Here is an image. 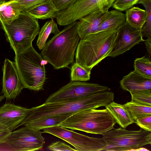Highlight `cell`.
<instances>
[{
  "label": "cell",
  "mask_w": 151,
  "mask_h": 151,
  "mask_svg": "<svg viewBox=\"0 0 151 151\" xmlns=\"http://www.w3.org/2000/svg\"><path fill=\"white\" fill-rule=\"evenodd\" d=\"M114 93L109 91L99 92L77 99L44 103L30 109L26 119L18 126L32 121L55 116H71L79 111L105 107L113 101Z\"/></svg>",
  "instance_id": "6da1fadb"
},
{
  "label": "cell",
  "mask_w": 151,
  "mask_h": 151,
  "mask_svg": "<svg viewBox=\"0 0 151 151\" xmlns=\"http://www.w3.org/2000/svg\"><path fill=\"white\" fill-rule=\"evenodd\" d=\"M118 35L117 29L96 32L81 39L75 54L76 62L91 71L108 56L116 45Z\"/></svg>",
  "instance_id": "7a4b0ae2"
},
{
  "label": "cell",
  "mask_w": 151,
  "mask_h": 151,
  "mask_svg": "<svg viewBox=\"0 0 151 151\" xmlns=\"http://www.w3.org/2000/svg\"><path fill=\"white\" fill-rule=\"evenodd\" d=\"M78 22L67 25L46 43L41 55L55 69L67 68L74 62L80 39L77 32Z\"/></svg>",
  "instance_id": "3957f363"
},
{
  "label": "cell",
  "mask_w": 151,
  "mask_h": 151,
  "mask_svg": "<svg viewBox=\"0 0 151 151\" xmlns=\"http://www.w3.org/2000/svg\"><path fill=\"white\" fill-rule=\"evenodd\" d=\"M116 123L107 109H89L78 112L67 118L59 125L72 130L103 135L114 128Z\"/></svg>",
  "instance_id": "277c9868"
},
{
  "label": "cell",
  "mask_w": 151,
  "mask_h": 151,
  "mask_svg": "<svg viewBox=\"0 0 151 151\" xmlns=\"http://www.w3.org/2000/svg\"><path fill=\"white\" fill-rule=\"evenodd\" d=\"M14 62L24 88L43 89L46 79L44 61L32 46L15 54Z\"/></svg>",
  "instance_id": "5b68a950"
},
{
  "label": "cell",
  "mask_w": 151,
  "mask_h": 151,
  "mask_svg": "<svg viewBox=\"0 0 151 151\" xmlns=\"http://www.w3.org/2000/svg\"><path fill=\"white\" fill-rule=\"evenodd\" d=\"M1 24L6 40L15 54L32 46V41L40 30L38 19L26 12H21L10 23Z\"/></svg>",
  "instance_id": "8992f818"
},
{
  "label": "cell",
  "mask_w": 151,
  "mask_h": 151,
  "mask_svg": "<svg viewBox=\"0 0 151 151\" xmlns=\"http://www.w3.org/2000/svg\"><path fill=\"white\" fill-rule=\"evenodd\" d=\"M102 135L107 145L105 151L137 150L151 144V132L142 129L133 131L113 128Z\"/></svg>",
  "instance_id": "52a82bcc"
},
{
  "label": "cell",
  "mask_w": 151,
  "mask_h": 151,
  "mask_svg": "<svg viewBox=\"0 0 151 151\" xmlns=\"http://www.w3.org/2000/svg\"><path fill=\"white\" fill-rule=\"evenodd\" d=\"M42 132L52 135L68 142L76 151H105L107 145L102 138L90 137L60 125L43 129Z\"/></svg>",
  "instance_id": "ba28073f"
},
{
  "label": "cell",
  "mask_w": 151,
  "mask_h": 151,
  "mask_svg": "<svg viewBox=\"0 0 151 151\" xmlns=\"http://www.w3.org/2000/svg\"><path fill=\"white\" fill-rule=\"evenodd\" d=\"M110 90L107 86L97 83L71 81L50 95L45 103L73 99Z\"/></svg>",
  "instance_id": "9c48e42d"
},
{
  "label": "cell",
  "mask_w": 151,
  "mask_h": 151,
  "mask_svg": "<svg viewBox=\"0 0 151 151\" xmlns=\"http://www.w3.org/2000/svg\"><path fill=\"white\" fill-rule=\"evenodd\" d=\"M42 132L24 126L12 132L4 144L13 151H32L41 149L45 143Z\"/></svg>",
  "instance_id": "30bf717a"
},
{
  "label": "cell",
  "mask_w": 151,
  "mask_h": 151,
  "mask_svg": "<svg viewBox=\"0 0 151 151\" xmlns=\"http://www.w3.org/2000/svg\"><path fill=\"white\" fill-rule=\"evenodd\" d=\"M99 10L109 11L106 0H77L68 8L59 12L56 18L59 25H67Z\"/></svg>",
  "instance_id": "8fae6325"
},
{
  "label": "cell",
  "mask_w": 151,
  "mask_h": 151,
  "mask_svg": "<svg viewBox=\"0 0 151 151\" xmlns=\"http://www.w3.org/2000/svg\"><path fill=\"white\" fill-rule=\"evenodd\" d=\"M2 70V93L7 99H14L24 88L14 62L5 59Z\"/></svg>",
  "instance_id": "7c38bea8"
},
{
  "label": "cell",
  "mask_w": 151,
  "mask_h": 151,
  "mask_svg": "<svg viewBox=\"0 0 151 151\" xmlns=\"http://www.w3.org/2000/svg\"><path fill=\"white\" fill-rule=\"evenodd\" d=\"M116 45L109 57L114 58L123 54L140 42L144 41L141 29H135L125 21L118 29Z\"/></svg>",
  "instance_id": "4fadbf2b"
},
{
  "label": "cell",
  "mask_w": 151,
  "mask_h": 151,
  "mask_svg": "<svg viewBox=\"0 0 151 151\" xmlns=\"http://www.w3.org/2000/svg\"><path fill=\"white\" fill-rule=\"evenodd\" d=\"M30 111V109L6 103L0 107V123L12 132L26 119Z\"/></svg>",
  "instance_id": "5bb4252c"
},
{
  "label": "cell",
  "mask_w": 151,
  "mask_h": 151,
  "mask_svg": "<svg viewBox=\"0 0 151 151\" xmlns=\"http://www.w3.org/2000/svg\"><path fill=\"white\" fill-rule=\"evenodd\" d=\"M109 11L97 10L81 18L78 22L77 32L81 39L96 32L101 25L108 17Z\"/></svg>",
  "instance_id": "9a60e30c"
},
{
  "label": "cell",
  "mask_w": 151,
  "mask_h": 151,
  "mask_svg": "<svg viewBox=\"0 0 151 151\" xmlns=\"http://www.w3.org/2000/svg\"><path fill=\"white\" fill-rule=\"evenodd\" d=\"M122 89L130 93L143 91H151V78L145 76L136 70L131 71L120 81Z\"/></svg>",
  "instance_id": "2e32d148"
},
{
  "label": "cell",
  "mask_w": 151,
  "mask_h": 151,
  "mask_svg": "<svg viewBox=\"0 0 151 151\" xmlns=\"http://www.w3.org/2000/svg\"><path fill=\"white\" fill-rule=\"evenodd\" d=\"M26 12L37 19H44L56 18L59 11L52 0L46 1L35 6Z\"/></svg>",
  "instance_id": "e0dca14e"
},
{
  "label": "cell",
  "mask_w": 151,
  "mask_h": 151,
  "mask_svg": "<svg viewBox=\"0 0 151 151\" xmlns=\"http://www.w3.org/2000/svg\"><path fill=\"white\" fill-rule=\"evenodd\" d=\"M105 107L112 115L116 123L121 127L125 129L128 126L134 123V121L123 105L113 101Z\"/></svg>",
  "instance_id": "ac0fdd59"
},
{
  "label": "cell",
  "mask_w": 151,
  "mask_h": 151,
  "mask_svg": "<svg viewBox=\"0 0 151 151\" xmlns=\"http://www.w3.org/2000/svg\"><path fill=\"white\" fill-rule=\"evenodd\" d=\"M126 21L132 27L141 29L145 24L147 14L145 10L133 6L126 10Z\"/></svg>",
  "instance_id": "d6986e66"
},
{
  "label": "cell",
  "mask_w": 151,
  "mask_h": 151,
  "mask_svg": "<svg viewBox=\"0 0 151 151\" xmlns=\"http://www.w3.org/2000/svg\"><path fill=\"white\" fill-rule=\"evenodd\" d=\"M126 21L125 14L116 9L109 11L108 17L102 22L96 32L117 29Z\"/></svg>",
  "instance_id": "ffe728a7"
},
{
  "label": "cell",
  "mask_w": 151,
  "mask_h": 151,
  "mask_svg": "<svg viewBox=\"0 0 151 151\" xmlns=\"http://www.w3.org/2000/svg\"><path fill=\"white\" fill-rule=\"evenodd\" d=\"M70 116V115L53 116L25 123L22 126L24 125L35 130H40L44 128L59 125Z\"/></svg>",
  "instance_id": "44dd1931"
},
{
  "label": "cell",
  "mask_w": 151,
  "mask_h": 151,
  "mask_svg": "<svg viewBox=\"0 0 151 151\" xmlns=\"http://www.w3.org/2000/svg\"><path fill=\"white\" fill-rule=\"evenodd\" d=\"M47 22L42 27L39 33L37 45L40 50H42L45 46L46 42L50 34L55 35L60 32L57 24L53 19Z\"/></svg>",
  "instance_id": "7402d4cb"
},
{
  "label": "cell",
  "mask_w": 151,
  "mask_h": 151,
  "mask_svg": "<svg viewBox=\"0 0 151 151\" xmlns=\"http://www.w3.org/2000/svg\"><path fill=\"white\" fill-rule=\"evenodd\" d=\"M123 105L134 122L142 116L151 115V106L141 105L131 101Z\"/></svg>",
  "instance_id": "603a6c76"
},
{
  "label": "cell",
  "mask_w": 151,
  "mask_h": 151,
  "mask_svg": "<svg viewBox=\"0 0 151 151\" xmlns=\"http://www.w3.org/2000/svg\"><path fill=\"white\" fill-rule=\"evenodd\" d=\"M91 71L89 70L76 62L71 68V81L85 82L90 78Z\"/></svg>",
  "instance_id": "cb8c5ba5"
},
{
  "label": "cell",
  "mask_w": 151,
  "mask_h": 151,
  "mask_svg": "<svg viewBox=\"0 0 151 151\" xmlns=\"http://www.w3.org/2000/svg\"><path fill=\"white\" fill-rule=\"evenodd\" d=\"M134 68L141 74L151 78V61L149 58L144 56L136 58L134 62Z\"/></svg>",
  "instance_id": "d4e9b609"
},
{
  "label": "cell",
  "mask_w": 151,
  "mask_h": 151,
  "mask_svg": "<svg viewBox=\"0 0 151 151\" xmlns=\"http://www.w3.org/2000/svg\"><path fill=\"white\" fill-rule=\"evenodd\" d=\"M137 4L144 7L147 14L146 22L141 29L142 36L151 37V0H140Z\"/></svg>",
  "instance_id": "484cf974"
},
{
  "label": "cell",
  "mask_w": 151,
  "mask_h": 151,
  "mask_svg": "<svg viewBox=\"0 0 151 151\" xmlns=\"http://www.w3.org/2000/svg\"><path fill=\"white\" fill-rule=\"evenodd\" d=\"M47 0H14L10 4L21 12H26L31 8Z\"/></svg>",
  "instance_id": "4316f807"
},
{
  "label": "cell",
  "mask_w": 151,
  "mask_h": 151,
  "mask_svg": "<svg viewBox=\"0 0 151 151\" xmlns=\"http://www.w3.org/2000/svg\"><path fill=\"white\" fill-rule=\"evenodd\" d=\"M130 93L131 101L141 105L151 106V91H143Z\"/></svg>",
  "instance_id": "83f0119b"
},
{
  "label": "cell",
  "mask_w": 151,
  "mask_h": 151,
  "mask_svg": "<svg viewBox=\"0 0 151 151\" xmlns=\"http://www.w3.org/2000/svg\"><path fill=\"white\" fill-rule=\"evenodd\" d=\"M20 13L9 4L5 10L0 12V24L11 23L18 17Z\"/></svg>",
  "instance_id": "f1b7e54d"
},
{
  "label": "cell",
  "mask_w": 151,
  "mask_h": 151,
  "mask_svg": "<svg viewBox=\"0 0 151 151\" xmlns=\"http://www.w3.org/2000/svg\"><path fill=\"white\" fill-rule=\"evenodd\" d=\"M140 0H115L112 6L121 12L125 11L137 4Z\"/></svg>",
  "instance_id": "f546056e"
},
{
  "label": "cell",
  "mask_w": 151,
  "mask_h": 151,
  "mask_svg": "<svg viewBox=\"0 0 151 151\" xmlns=\"http://www.w3.org/2000/svg\"><path fill=\"white\" fill-rule=\"evenodd\" d=\"M142 129L151 132V115H146L137 119L134 122Z\"/></svg>",
  "instance_id": "4dcf8cb0"
},
{
  "label": "cell",
  "mask_w": 151,
  "mask_h": 151,
  "mask_svg": "<svg viewBox=\"0 0 151 151\" xmlns=\"http://www.w3.org/2000/svg\"><path fill=\"white\" fill-rule=\"evenodd\" d=\"M47 149L54 151H76L70 146L61 141H57L51 143L47 146Z\"/></svg>",
  "instance_id": "1f68e13d"
},
{
  "label": "cell",
  "mask_w": 151,
  "mask_h": 151,
  "mask_svg": "<svg viewBox=\"0 0 151 151\" xmlns=\"http://www.w3.org/2000/svg\"><path fill=\"white\" fill-rule=\"evenodd\" d=\"M77 0H52L55 6L59 12L65 9L72 4Z\"/></svg>",
  "instance_id": "d6a6232c"
},
{
  "label": "cell",
  "mask_w": 151,
  "mask_h": 151,
  "mask_svg": "<svg viewBox=\"0 0 151 151\" xmlns=\"http://www.w3.org/2000/svg\"><path fill=\"white\" fill-rule=\"evenodd\" d=\"M11 132L8 129L0 130V145L5 143Z\"/></svg>",
  "instance_id": "836d02e7"
},
{
  "label": "cell",
  "mask_w": 151,
  "mask_h": 151,
  "mask_svg": "<svg viewBox=\"0 0 151 151\" xmlns=\"http://www.w3.org/2000/svg\"><path fill=\"white\" fill-rule=\"evenodd\" d=\"M14 1V0H10L7 1H2L0 2V12L5 10L6 7Z\"/></svg>",
  "instance_id": "e575fe53"
},
{
  "label": "cell",
  "mask_w": 151,
  "mask_h": 151,
  "mask_svg": "<svg viewBox=\"0 0 151 151\" xmlns=\"http://www.w3.org/2000/svg\"><path fill=\"white\" fill-rule=\"evenodd\" d=\"M144 41L149 56H150L151 55V37L147 38V39L145 40Z\"/></svg>",
  "instance_id": "d590c367"
},
{
  "label": "cell",
  "mask_w": 151,
  "mask_h": 151,
  "mask_svg": "<svg viewBox=\"0 0 151 151\" xmlns=\"http://www.w3.org/2000/svg\"><path fill=\"white\" fill-rule=\"evenodd\" d=\"M115 0H106L107 8L108 10L112 6V5Z\"/></svg>",
  "instance_id": "8d00e7d4"
},
{
  "label": "cell",
  "mask_w": 151,
  "mask_h": 151,
  "mask_svg": "<svg viewBox=\"0 0 151 151\" xmlns=\"http://www.w3.org/2000/svg\"><path fill=\"white\" fill-rule=\"evenodd\" d=\"M5 129H8L6 126L2 125L0 123V130Z\"/></svg>",
  "instance_id": "74e56055"
},
{
  "label": "cell",
  "mask_w": 151,
  "mask_h": 151,
  "mask_svg": "<svg viewBox=\"0 0 151 151\" xmlns=\"http://www.w3.org/2000/svg\"><path fill=\"white\" fill-rule=\"evenodd\" d=\"M5 97L4 95H1L0 96V102L5 98Z\"/></svg>",
  "instance_id": "f35d334b"
},
{
  "label": "cell",
  "mask_w": 151,
  "mask_h": 151,
  "mask_svg": "<svg viewBox=\"0 0 151 151\" xmlns=\"http://www.w3.org/2000/svg\"><path fill=\"white\" fill-rule=\"evenodd\" d=\"M4 1V0H0V2H1V1Z\"/></svg>",
  "instance_id": "ab89813d"
},
{
  "label": "cell",
  "mask_w": 151,
  "mask_h": 151,
  "mask_svg": "<svg viewBox=\"0 0 151 151\" xmlns=\"http://www.w3.org/2000/svg\"><path fill=\"white\" fill-rule=\"evenodd\" d=\"M9 0H4V1H9Z\"/></svg>",
  "instance_id": "60d3db41"
},
{
  "label": "cell",
  "mask_w": 151,
  "mask_h": 151,
  "mask_svg": "<svg viewBox=\"0 0 151 151\" xmlns=\"http://www.w3.org/2000/svg\"></svg>",
  "instance_id": "b9f144b4"
}]
</instances>
